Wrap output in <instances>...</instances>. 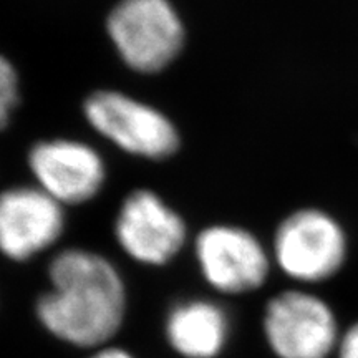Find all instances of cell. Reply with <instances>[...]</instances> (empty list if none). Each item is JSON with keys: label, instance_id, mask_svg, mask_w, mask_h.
I'll return each instance as SVG.
<instances>
[{"label": "cell", "instance_id": "1", "mask_svg": "<svg viewBox=\"0 0 358 358\" xmlns=\"http://www.w3.org/2000/svg\"><path fill=\"white\" fill-rule=\"evenodd\" d=\"M50 289L35 303L45 330L71 347L110 345L127 315V285L115 264L95 250H60L48 266Z\"/></svg>", "mask_w": 358, "mask_h": 358}, {"label": "cell", "instance_id": "2", "mask_svg": "<svg viewBox=\"0 0 358 358\" xmlns=\"http://www.w3.org/2000/svg\"><path fill=\"white\" fill-rule=\"evenodd\" d=\"M106 32L123 64L141 75L168 69L186 42L185 24L169 0H120Z\"/></svg>", "mask_w": 358, "mask_h": 358}, {"label": "cell", "instance_id": "3", "mask_svg": "<svg viewBox=\"0 0 358 358\" xmlns=\"http://www.w3.org/2000/svg\"><path fill=\"white\" fill-rule=\"evenodd\" d=\"M83 115L100 136L138 158L168 159L181 145L169 116L118 90L93 92L83 103Z\"/></svg>", "mask_w": 358, "mask_h": 358}, {"label": "cell", "instance_id": "4", "mask_svg": "<svg viewBox=\"0 0 358 358\" xmlns=\"http://www.w3.org/2000/svg\"><path fill=\"white\" fill-rule=\"evenodd\" d=\"M271 256L290 279L322 282L337 274L345 262L347 236L325 211L299 209L277 226Z\"/></svg>", "mask_w": 358, "mask_h": 358}, {"label": "cell", "instance_id": "5", "mask_svg": "<svg viewBox=\"0 0 358 358\" xmlns=\"http://www.w3.org/2000/svg\"><path fill=\"white\" fill-rule=\"evenodd\" d=\"M194 257L209 287L226 295L261 289L268 279L272 256L259 237L244 227L214 224L194 239Z\"/></svg>", "mask_w": 358, "mask_h": 358}, {"label": "cell", "instance_id": "6", "mask_svg": "<svg viewBox=\"0 0 358 358\" xmlns=\"http://www.w3.org/2000/svg\"><path fill=\"white\" fill-rule=\"evenodd\" d=\"M262 332L277 358H327L337 347L338 327L317 295L284 290L264 308Z\"/></svg>", "mask_w": 358, "mask_h": 358}, {"label": "cell", "instance_id": "7", "mask_svg": "<svg viewBox=\"0 0 358 358\" xmlns=\"http://www.w3.org/2000/svg\"><path fill=\"white\" fill-rule=\"evenodd\" d=\"M115 237L129 259L159 267L171 262L185 248L187 227L185 219L159 194L136 189L120 206Z\"/></svg>", "mask_w": 358, "mask_h": 358}, {"label": "cell", "instance_id": "8", "mask_svg": "<svg viewBox=\"0 0 358 358\" xmlns=\"http://www.w3.org/2000/svg\"><path fill=\"white\" fill-rule=\"evenodd\" d=\"M29 168L40 189L64 208L95 199L108 176L95 148L71 138L35 143L29 153Z\"/></svg>", "mask_w": 358, "mask_h": 358}, {"label": "cell", "instance_id": "9", "mask_svg": "<svg viewBox=\"0 0 358 358\" xmlns=\"http://www.w3.org/2000/svg\"><path fill=\"white\" fill-rule=\"evenodd\" d=\"M65 208L35 186L0 192V252L24 262L58 243L65 232Z\"/></svg>", "mask_w": 358, "mask_h": 358}, {"label": "cell", "instance_id": "10", "mask_svg": "<svg viewBox=\"0 0 358 358\" xmlns=\"http://www.w3.org/2000/svg\"><path fill=\"white\" fill-rule=\"evenodd\" d=\"M164 335L179 357L217 358L229 340L231 319L217 302L187 299L168 312Z\"/></svg>", "mask_w": 358, "mask_h": 358}, {"label": "cell", "instance_id": "11", "mask_svg": "<svg viewBox=\"0 0 358 358\" xmlns=\"http://www.w3.org/2000/svg\"><path fill=\"white\" fill-rule=\"evenodd\" d=\"M19 77L13 65L0 55V129L10 122L12 111L19 105Z\"/></svg>", "mask_w": 358, "mask_h": 358}, {"label": "cell", "instance_id": "12", "mask_svg": "<svg viewBox=\"0 0 358 358\" xmlns=\"http://www.w3.org/2000/svg\"><path fill=\"white\" fill-rule=\"evenodd\" d=\"M338 358H358V324L348 329L338 345Z\"/></svg>", "mask_w": 358, "mask_h": 358}, {"label": "cell", "instance_id": "13", "mask_svg": "<svg viewBox=\"0 0 358 358\" xmlns=\"http://www.w3.org/2000/svg\"><path fill=\"white\" fill-rule=\"evenodd\" d=\"M88 358H136V357H134L133 353H129L128 350H124V348L105 345L101 348H96V350H93V353Z\"/></svg>", "mask_w": 358, "mask_h": 358}]
</instances>
